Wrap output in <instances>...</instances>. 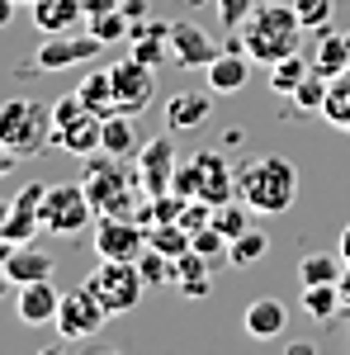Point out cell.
<instances>
[{"label":"cell","mask_w":350,"mask_h":355,"mask_svg":"<svg viewBox=\"0 0 350 355\" xmlns=\"http://www.w3.org/2000/svg\"><path fill=\"white\" fill-rule=\"evenodd\" d=\"M237 199L261 218H279L289 214L298 199V166L279 152H265L256 162L237 166Z\"/></svg>","instance_id":"6da1fadb"},{"label":"cell","mask_w":350,"mask_h":355,"mask_svg":"<svg viewBox=\"0 0 350 355\" xmlns=\"http://www.w3.org/2000/svg\"><path fill=\"white\" fill-rule=\"evenodd\" d=\"M81 185L95 204L100 218H137V204H142V185H137V171L128 175V162L123 157H109V152H95L85 157Z\"/></svg>","instance_id":"7a4b0ae2"},{"label":"cell","mask_w":350,"mask_h":355,"mask_svg":"<svg viewBox=\"0 0 350 355\" xmlns=\"http://www.w3.org/2000/svg\"><path fill=\"white\" fill-rule=\"evenodd\" d=\"M242 48L251 53V62H284L289 53H298L303 38V19H298L294 0H265L251 10V19L242 24Z\"/></svg>","instance_id":"3957f363"},{"label":"cell","mask_w":350,"mask_h":355,"mask_svg":"<svg viewBox=\"0 0 350 355\" xmlns=\"http://www.w3.org/2000/svg\"><path fill=\"white\" fill-rule=\"evenodd\" d=\"M0 147H10L19 162L48 152L53 147V105L28 100V95L0 100Z\"/></svg>","instance_id":"277c9868"},{"label":"cell","mask_w":350,"mask_h":355,"mask_svg":"<svg viewBox=\"0 0 350 355\" xmlns=\"http://www.w3.org/2000/svg\"><path fill=\"white\" fill-rule=\"evenodd\" d=\"M105 142V114L90 110L81 95H57L53 100V147L71 152V157H95Z\"/></svg>","instance_id":"5b68a950"},{"label":"cell","mask_w":350,"mask_h":355,"mask_svg":"<svg viewBox=\"0 0 350 355\" xmlns=\"http://www.w3.org/2000/svg\"><path fill=\"white\" fill-rule=\"evenodd\" d=\"M85 284L109 308V318L114 313H133L137 303H142V294H147V279L137 270V261H100L95 270L85 275Z\"/></svg>","instance_id":"8992f818"},{"label":"cell","mask_w":350,"mask_h":355,"mask_svg":"<svg viewBox=\"0 0 350 355\" xmlns=\"http://www.w3.org/2000/svg\"><path fill=\"white\" fill-rule=\"evenodd\" d=\"M100 218L90 194H85L81 180H67V185H48L43 194V227L57 232V237H81L90 223Z\"/></svg>","instance_id":"52a82bcc"},{"label":"cell","mask_w":350,"mask_h":355,"mask_svg":"<svg viewBox=\"0 0 350 355\" xmlns=\"http://www.w3.org/2000/svg\"><path fill=\"white\" fill-rule=\"evenodd\" d=\"M105 322H109V308L95 299L90 284L62 294V308H57V331H62V341H90V336H100Z\"/></svg>","instance_id":"ba28073f"},{"label":"cell","mask_w":350,"mask_h":355,"mask_svg":"<svg viewBox=\"0 0 350 355\" xmlns=\"http://www.w3.org/2000/svg\"><path fill=\"white\" fill-rule=\"evenodd\" d=\"M100 53H105V43L90 28L85 33L67 28V33H43L33 62H38V71H67V67H81V62H100Z\"/></svg>","instance_id":"9c48e42d"},{"label":"cell","mask_w":350,"mask_h":355,"mask_svg":"<svg viewBox=\"0 0 350 355\" xmlns=\"http://www.w3.org/2000/svg\"><path fill=\"white\" fill-rule=\"evenodd\" d=\"M109 76H114V100H119L123 114H142L152 100H157V67L137 62L133 53L123 57V62H114Z\"/></svg>","instance_id":"30bf717a"},{"label":"cell","mask_w":350,"mask_h":355,"mask_svg":"<svg viewBox=\"0 0 350 355\" xmlns=\"http://www.w3.org/2000/svg\"><path fill=\"white\" fill-rule=\"evenodd\" d=\"M43 194H48L43 180H28L24 190L10 199V214H5V223H0V237H5L10 246H28L38 232H43Z\"/></svg>","instance_id":"8fae6325"},{"label":"cell","mask_w":350,"mask_h":355,"mask_svg":"<svg viewBox=\"0 0 350 355\" xmlns=\"http://www.w3.org/2000/svg\"><path fill=\"white\" fill-rule=\"evenodd\" d=\"M175 166H180L175 142H170V137H147L142 152L133 157V171H137L142 194H147V199H152V194H166V190H170V180H175Z\"/></svg>","instance_id":"7c38bea8"},{"label":"cell","mask_w":350,"mask_h":355,"mask_svg":"<svg viewBox=\"0 0 350 355\" xmlns=\"http://www.w3.org/2000/svg\"><path fill=\"white\" fill-rule=\"evenodd\" d=\"M95 251H100V261H137L147 251V227L137 218H100Z\"/></svg>","instance_id":"4fadbf2b"},{"label":"cell","mask_w":350,"mask_h":355,"mask_svg":"<svg viewBox=\"0 0 350 355\" xmlns=\"http://www.w3.org/2000/svg\"><path fill=\"white\" fill-rule=\"evenodd\" d=\"M218 53H222V48L209 38V28L189 24V19H170V62H175L180 71H204Z\"/></svg>","instance_id":"5bb4252c"},{"label":"cell","mask_w":350,"mask_h":355,"mask_svg":"<svg viewBox=\"0 0 350 355\" xmlns=\"http://www.w3.org/2000/svg\"><path fill=\"white\" fill-rule=\"evenodd\" d=\"M57 308H62V294L53 289V279H33V284H19L15 289V313L24 327H48L57 322Z\"/></svg>","instance_id":"9a60e30c"},{"label":"cell","mask_w":350,"mask_h":355,"mask_svg":"<svg viewBox=\"0 0 350 355\" xmlns=\"http://www.w3.org/2000/svg\"><path fill=\"white\" fill-rule=\"evenodd\" d=\"M204 76H209V90H213V95L246 90V81H251V53H246V48H222V53L204 67Z\"/></svg>","instance_id":"2e32d148"},{"label":"cell","mask_w":350,"mask_h":355,"mask_svg":"<svg viewBox=\"0 0 350 355\" xmlns=\"http://www.w3.org/2000/svg\"><path fill=\"white\" fill-rule=\"evenodd\" d=\"M209 119H213L209 90H180V95L166 100V128H170V133H194V128H204Z\"/></svg>","instance_id":"e0dca14e"},{"label":"cell","mask_w":350,"mask_h":355,"mask_svg":"<svg viewBox=\"0 0 350 355\" xmlns=\"http://www.w3.org/2000/svg\"><path fill=\"white\" fill-rule=\"evenodd\" d=\"M284 327H289V308H284V299H251L242 313V331L251 336V341H274V336H284Z\"/></svg>","instance_id":"ac0fdd59"},{"label":"cell","mask_w":350,"mask_h":355,"mask_svg":"<svg viewBox=\"0 0 350 355\" xmlns=\"http://www.w3.org/2000/svg\"><path fill=\"white\" fill-rule=\"evenodd\" d=\"M128 43H133V57L147 62V67L170 62V19H137Z\"/></svg>","instance_id":"d6986e66"},{"label":"cell","mask_w":350,"mask_h":355,"mask_svg":"<svg viewBox=\"0 0 350 355\" xmlns=\"http://www.w3.org/2000/svg\"><path fill=\"white\" fill-rule=\"evenodd\" d=\"M194 162L204 171V185H199V199H209V204H227V199H237V171L222 162L218 152H194Z\"/></svg>","instance_id":"ffe728a7"},{"label":"cell","mask_w":350,"mask_h":355,"mask_svg":"<svg viewBox=\"0 0 350 355\" xmlns=\"http://www.w3.org/2000/svg\"><path fill=\"white\" fill-rule=\"evenodd\" d=\"M142 128H137V114H109L105 119V142H100V152H109V157H123V162H133L137 152H142Z\"/></svg>","instance_id":"44dd1931"},{"label":"cell","mask_w":350,"mask_h":355,"mask_svg":"<svg viewBox=\"0 0 350 355\" xmlns=\"http://www.w3.org/2000/svg\"><path fill=\"white\" fill-rule=\"evenodd\" d=\"M170 289H180L185 299H209V294H213V261L189 246L185 256L175 261V284H170Z\"/></svg>","instance_id":"7402d4cb"},{"label":"cell","mask_w":350,"mask_h":355,"mask_svg":"<svg viewBox=\"0 0 350 355\" xmlns=\"http://www.w3.org/2000/svg\"><path fill=\"white\" fill-rule=\"evenodd\" d=\"M5 270L15 279V289L19 284H33V279H53V251H38V246H10L5 251Z\"/></svg>","instance_id":"603a6c76"},{"label":"cell","mask_w":350,"mask_h":355,"mask_svg":"<svg viewBox=\"0 0 350 355\" xmlns=\"http://www.w3.org/2000/svg\"><path fill=\"white\" fill-rule=\"evenodd\" d=\"M33 28L38 33H67V28L85 24V5L81 0H33Z\"/></svg>","instance_id":"cb8c5ba5"},{"label":"cell","mask_w":350,"mask_h":355,"mask_svg":"<svg viewBox=\"0 0 350 355\" xmlns=\"http://www.w3.org/2000/svg\"><path fill=\"white\" fill-rule=\"evenodd\" d=\"M313 67L322 71L326 81L341 76L350 67V33H336V28H322L317 33V53H313Z\"/></svg>","instance_id":"d4e9b609"},{"label":"cell","mask_w":350,"mask_h":355,"mask_svg":"<svg viewBox=\"0 0 350 355\" xmlns=\"http://www.w3.org/2000/svg\"><path fill=\"white\" fill-rule=\"evenodd\" d=\"M341 270H346L341 251H308L298 261V284H336Z\"/></svg>","instance_id":"484cf974"},{"label":"cell","mask_w":350,"mask_h":355,"mask_svg":"<svg viewBox=\"0 0 350 355\" xmlns=\"http://www.w3.org/2000/svg\"><path fill=\"white\" fill-rule=\"evenodd\" d=\"M76 95H81L90 110H100L109 119V114H119V100H114V76H109V67H95V71H85V81L76 85Z\"/></svg>","instance_id":"4316f807"},{"label":"cell","mask_w":350,"mask_h":355,"mask_svg":"<svg viewBox=\"0 0 350 355\" xmlns=\"http://www.w3.org/2000/svg\"><path fill=\"white\" fill-rule=\"evenodd\" d=\"M147 246L161 251V256H170V261H180L189 246H194V237H189L180 223H152V227H147Z\"/></svg>","instance_id":"83f0119b"},{"label":"cell","mask_w":350,"mask_h":355,"mask_svg":"<svg viewBox=\"0 0 350 355\" xmlns=\"http://www.w3.org/2000/svg\"><path fill=\"white\" fill-rule=\"evenodd\" d=\"M308 71H313V62H308L303 53H289L284 62H274V67H270V90H274V95H294Z\"/></svg>","instance_id":"f1b7e54d"},{"label":"cell","mask_w":350,"mask_h":355,"mask_svg":"<svg viewBox=\"0 0 350 355\" xmlns=\"http://www.w3.org/2000/svg\"><path fill=\"white\" fill-rule=\"evenodd\" d=\"M322 119L331 123V128L350 133V81H346V76H331L326 100H322Z\"/></svg>","instance_id":"f546056e"},{"label":"cell","mask_w":350,"mask_h":355,"mask_svg":"<svg viewBox=\"0 0 350 355\" xmlns=\"http://www.w3.org/2000/svg\"><path fill=\"white\" fill-rule=\"evenodd\" d=\"M265 256H270V237L261 227H246L242 237H232V246H227V266H256Z\"/></svg>","instance_id":"4dcf8cb0"},{"label":"cell","mask_w":350,"mask_h":355,"mask_svg":"<svg viewBox=\"0 0 350 355\" xmlns=\"http://www.w3.org/2000/svg\"><path fill=\"white\" fill-rule=\"evenodd\" d=\"M336 308H346L336 284H303V313H308L313 322H326Z\"/></svg>","instance_id":"1f68e13d"},{"label":"cell","mask_w":350,"mask_h":355,"mask_svg":"<svg viewBox=\"0 0 350 355\" xmlns=\"http://www.w3.org/2000/svg\"><path fill=\"white\" fill-rule=\"evenodd\" d=\"M85 24H90V33H95V38L105 43V48L123 43V38L133 33V19L123 15V5H119V10H109V15H100V19H85Z\"/></svg>","instance_id":"d6a6232c"},{"label":"cell","mask_w":350,"mask_h":355,"mask_svg":"<svg viewBox=\"0 0 350 355\" xmlns=\"http://www.w3.org/2000/svg\"><path fill=\"white\" fill-rule=\"evenodd\" d=\"M213 227L232 242V237H242L246 227H251V209H246L242 199H227V204H218V209H213Z\"/></svg>","instance_id":"836d02e7"},{"label":"cell","mask_w":350,"mask_h":355,"mask_svg":"<svg viewBox=\"0 0 350 355\" xmlns=\"http://www.w3.org/2000/svg\"><path fill=\"white\" fill-rule=\"evenodd\" d=\"M137 270H142V279H147V289L175 284V261H170V256H161V251H152V246L137 256Z\"/></svg>","instance_id":"e575fe53"},{"label":"cell","mask_w":350,"mask_h":355,"mask_svg":"<svg viewBox=\"0 0 350 355\" xmlns=\"http://www.w3.org/2000/svg\"><path fill=\"white\" fill-rule=\"evenodd\" d=\"M326 85H331V81H326L322 71H317V67H313V71H308V76H303V85H298V90H294V95H289V100H294V105H298V110H303V114H322Z\"/></svg>","instance_id":"d590c367"},{"label":"cell","mask_w":350,"mask_h":355,"mask_svg":"<svg viewBox=\"0 0 350 355\" xmlns=\"http://www.w3.org/2000/svg\"><path fill=\"white\" fill-rule=\"evenodd\" d=\"M294 10H298V19H303V28H313V33L331 28V15H336L331 0H294Z\"/></svg>","instance_id":"8d00e7d4"},{"label":"cell","mask_w":350,"mask_h":355,"mask_svg":"<svg viewBox=\"0 0 350 355\" xmlns=\"http://www.w3.org/2000/svg\"><path fill=\"white\" fill-rule=\"evenodd\" d=\"M227 246H232V242H227V237H222V232H218L213 223H209V227H199V232H194V251H199V256H209V261H213V266H218V261H227Z\"/></svg>","instance_id":"74e56055"},{"label":"cell","mask_w":350,"mask_h":355,"mask_svg":"<svg viewBox=\"0 0 350 355\" xmlns=\"http://www.w3.org/2000/svg\"><path fill=\"white\" fill-rule=\"evenodd\" d=\"M199 185H204V171H199V162H194V157L175 166V180H170V190L180 194V199H199Z\"/></svg>","instance_id":"f35d334b"},{"label":"cell","mask_w":350,"mask_h":355,"mask_svg":"<svg viewBox=\"0 0 350 355\" xmlns=\"http://www.w3.org/2000/svg\"><path fill=\"white\" fill-rule=\"evenodd\" d=\"M251 10H256V0H218V19L227 33H242V24L251 19Z\"/></svg>","instance_id":"ab89813d"},{"label":"cell","mask_w":350,"mask_h":355,"mask_svg":"<svg viewBox=\"0 0 350 355\" xmlns=\"http://www.w3.org/2000/svg\"><path fill=\"white\" fill-rule=\"evenodd\" d=\"M209 223H213V204H209V199H189L185 214H180V227L194 237V232H199V227H209Z\"/></svg>","instance_id":"60d3db41"},{"label":"cell","mask_w":350,"mask_h":355,"mask_svg":"<svg viewBox=\"0 0 350 355\" xmlns=\"http://www.w3.org/2000/svg\"><path fill=\"white\" fill-rule=\"evenodd\" d=\"M85 5V19H100V15H109V10H119L123 0H81Z\"/></svg>","instance_id":"b9f144b4"},{"label":"cell","mask_w":350,"mask_h":355,"mask_svg":"<svg viewBox=\"0 0 350 355\" xmlns=\"http://www.w3.org/2000/svg\"><path fill=\"white\" fill-rule=\"evenodd\" d=\"M123 15H128V19H152V0H123Z\"/></svg>","instance_id":"7bdbcfd3"},{"label":"cell","mask_w":350,"mask_h":355,"mask_svg":"<svg viewBox=\"0 0 350 355\" xmlns=\"http://www.w3.org/2000/svg\"><path fill=\"white\" fill-rule=\"evenodd\" d=\"M15 166H19V157H15V152H10V147H0V180H5V175H10V171H15Z\"/></svg>","instance_id":"ee69618b"},{"label":"cell","mask_w":350,"mask_h":355,"mask_svg":"<svg viewBox=\"0 0 350 355\" xmlns=\"http://www.w3.org/2000/svg\"><path fill=\"white\" fill-rule=\"evenodd\" d=\"M284 355H317V346H313V341H289Z\"/></svg>","instance_id":"f6af8a7d"},{"label":"cell","mask_w":350,"mask_h":355,"mask_svg":"<svg viewBox=\"0 0 350 355\" xmlns=\"http://www.w3.org/2000/svg\"><path fill=\"white\" fill-rule=\"evenodd\" d=\"M336 289H341V303H346V308H350V266H346V270H341V279H336Z\"/></svg>","instance_id":"bcb514c9"},{"label":"cell","mask_w":350,"mask_h":355,"mask_svg":"<svg viewBox=\"0 0 350 355\" xmlns=\"http://www.w3.org/2000/svg\"><path fill=\"white\" fill-rule=\"evenodd\" d=\"M15 5H19V0H0V28L15 19Z\"/></svg>","instance_id":"7dc6e473"},{"label":"cell","mask_w":350,"mask_h":355,"mask_svg":"<svg viewBox=\"0 0 350 355\" xmlns=\"http://www.w3.org/2000/svg\"><path fill=\"white\" fill-rule=\"evenodd\" d=\"M336 251H341V261H346V266H350V223H346V227H341V246H336Z\"/></svg>","instance_id":"c3c4849f"},{"label":"cell","mask_w":350,"mask_h":355,"mask_svg":"<svg viewBox=\"0 0 350 355\" xmlns=\"http://www.w3.org/2000/svg\"><path fill=\"white\" fill-rule=\"evenodd\" d=\"M10 289H15V279H10V270H5V261H0V299H5Z\"/></svg>","instance_id":"681fc988"},{"label":"cell","mask_w":350,"mask_h":355,"mask_svg":"<svg viewBox=\"0 0 350 355\" xmlns=\"http://www.w3.org/2000/svg\"><path fill=\"white\" fill-rule=\"evenodd\" d=\"M38 355H67V351H62V346H43Z\"/></svg>","instance_id":"f907efd6"},{"label":"cell","mask_w":350,"mask_h":355,"mask_svg":"<svg viewBox=\"0 0 350 355\" xmlns=\"http://www.w3.org/2000/svg\"><path fill=\"white\" fill-rule=\"evenodd\" d=\"M95 355H123V351H114V346H100V351H95Z\"/></svg>","instance_id":"816d5d0a"},{"label":"cell","mask_w":350,"mask_h":355,"mask_svg":"<svg viewBox=\"0 0 350 355\" xmlns=\"http://www.w3.org/2000/svg\"><path fill=\"white\" fill-rule=\"evenodd\" d=\"M5 214H10V199H0V223H5Z\"/></svg>","instance_id":"f5cc1de1"},{"label":"cell","mask_w":350,"mask_h":355,"mask_svg":"<svg viewBox=\"0 0 350 355\" xmlns=\"http://www.w3.org/2000/svg\"><path fill=\"white\" fill-rule=\"evenodd\" d=\"M5 251H10V242H5V237H0V261H5Z\"/></svg>","instance_id":"db71d44e"},{"label":"cell","mask_w":350,"mask_h":355,"mask_svg":"<svg viewBox=\"0 0 350 355\" xmlns=\"http://www.w3.org/2000/svg\"><path fill=\"white\" fill-rule=\"evenodd\" d=\"M341 76H346V81H350V67H346V71H341Z\"/></svg>","instance_id":"11a10c76"},{"label":"cell","mask_w":350,"mask_h":355,"mask_svg":"<svg viewBox=\"0 0 350 355\" xmlns=\"http://www.w3.org/2000/svg\"><path fill=\"white\" fill-rule=\"evenodd\" d=\"M19 5H33V0H19Z\"/></svg>","instance_id":"9f6ffc18"}]
</instances>
